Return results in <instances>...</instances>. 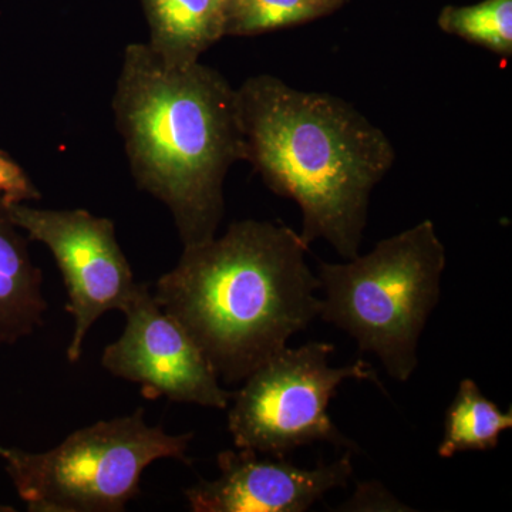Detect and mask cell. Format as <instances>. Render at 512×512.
<instances>
[{
    "label": "cell",
    "instance_id": "obj_6",
    "mask_svg": "<svg viewBox=\"0 0 512 512\" xmlns=\"http://www.w3.org/2000/svg\"><path fill=\"white\" fill-rule=\"evenodd\" d=\"M333 352L328 342L286 346L256 367L229 402L228 430L235 447L278 458L318 441L356 451L355 441L330 419V400L346 380L383 384L363 360L330 366Z\"/></svg>",
    "mask_w": 512,
    "mask_h": 512
},
{
    "label": "cell",
    "instance_id": "obj_4",
    "mask_svg": "<svg viewBox=\"0 0 512 512\" xmlns=\"http://www.w3.org/2000/svg\"><path fill=\"white\" fill-rule=\"evenodd\" d=\"M446 247L433 221L382 241L343 264L320 262L319 318L345 330L397 382L419 366V342L440 302Z\"/></svg>",
    "mask_w": 512,
    "mask_h": 512
},
{
    "label": "cell",
    "instance_id": "obj_7",
    "mask_svg": "<svg viewBox=\"0 0 512 512\" xmlns=\"http://www.w3.org/2000/svg\"><path fill=\"white\" fill-rule=\"evenodd\" d=\"M12 221L29 241L45 245L63 275L66 311L74 330L67 359L79 362L87 332L104 313L124 311L138 285L109 218L86 210H42L26 202L9 204Z\"/></svg>",
    "mask_w": 512,
    "mask_h": 512
},
{
    "label": "cell",
    "instance_id": "obj_3",
    "mask_svg": "<svg viewBox=\"0 0 512 512\" xmlns=\"http://www.w3.org/2000/svg\"><path fill=\"white\" fill-rule=\"evenodd\" d=\"M237 96L245 161L269 190L296 202L303 241L325 239L355 258L372 192L396 161L390 138L348 101L272 74L249 77Z\"/></svg>",
    "mask_w": 512,
    "mask_h": 512
},
{
    "label": "cell",
    "instance_id": "obj_10",
    "mask_svg": "<svg viewBox=\"0 0 512 512\" xmlns=\"http://www.w3.org/2000/svg\"><path fill=\"white\" fill-rule=\"evenodd\" d=\"M9 204L0 192V349L32 335L47 311L42 271L30 258L29 238L10 218Z\"/></svg>",
    "mask_w": 512,
    "mask_h": 512
},
{
    "label": "cell",
    "instance_id": "obj_17",
    "mask_svg": "<svg viewBox=\"0 0 512 512\" xmlns=\"http://www.w3.org/2000/svg\"><path fill=\"white\" fill-rule=\"evenodd\" d=\"M13 511H15V508L10 507V505L0 504V512H13Z\"/></svg>",
    "mask_w": 512,
    "mask_h": 512
},
{
    "label": "cell",
    "instance_id": "obj_13",
    "mask_svg": "<svg viewBox=\"0 0 512 512\" xmlns=\"http://www.w3.org/2000/svg\"><path fill=\"white\" fill-rule=\"evenodd\" d=\"M440 29L504 57L512 55V0H483L441 10Z\"/></svg>",
    "mask_w": 512,
    "mask_h": 512
},
{
    "label": "cell",
    "instance_id": "obj_5",
    "mask_svg": "<svg viewBox=\"0 0 512 512\" xmlns=\"http://www.w3.org/2000/svg\"><path fill=\"white\" fill-rule=\"evenodd\" d=\"M192 433H165L146 423L144 409L74 431L42 453L0 447L20 500L35 512H120L140 494L150 464L187 456Z\"/></svg>",
    "mask_w": 512,
    "mask_h": 512
},
{
    "label": "cell",
    "instance_id": "obj_16",
    "mask_svg": "<svg viewBox=\"0 0 512 512\" xmlns=\"http://www.w3.org/2000/svg\"><path fill=\"white\" fill-rule=\"evenodd\" d=\"M348 505L356 507L355 510H373V507H379V510H383V507H389V510H396L394 508L396 505L403 508V505L397 503L392 495L386 493L382 485L370 483L357 487L355 497L352 498Z\"/></svg>",
    "mask_w": 512,
    "mask_h": 512
},
{
    "label": "cell",
    "instance_id": "obj_12",
    "mask_svg": "<svg viewBox=\"0 0 512 512\" xmlns=\"http://www.w3.org/2000/svg\"><path fill=\"white\" fill-rule=\"evenodd\" d=\"M511 429V407L503 412L473 379H463L448 406L437 454L451 458L466 451L493 450L498 447L501 434Z\"/></svg>",
    "mask_w": 512,
    "mask_h": 512
},
{
    "label": "cell",
    "instance_id": "obj_2",
    "mask_svg": "<svg viewBox=\"0 0 512 512\" xmlns=\"http://www.w3.org/2000/svg\"><path fill=\"white\" fill-rule=\"evenodd\" d=\"M309 245L276 222H232L221 237L184 247L153 293L225 383H241L318 318Z\"/></svg>",
    "mask_w": 512,
    "mask_h": 512
},
{
    "label": "cell",
    "instance_id": "obj_8",
    "mask_svg": "<svg viewBox=\"0 0 512 512\" xmlns=\"http://www.w3.org/2000/svg\"><path fill=\"white\" fill-rule=\"evenodd\" d=\"M126 328L101 356L111 375L140 384L148 399L227 409L232 393L221 386L187 330L158 305L147 284L138 285L123 311Z\"/></svg>",
    "mask_w": 512,
    "mask_h": 512
},
{
    "label": "cell",
    "instance_id": "obj_14",
    "mask_svg": "<svg viewBox=\"0 0 512 512\" xmlns=\"http://www.w3.org/2000/svg\"><path fill=\"white\" fill-rule=\"evenodd\" d=\"M340 0H228L225 36H251L325 15Z\"/></svg>",
    "mask_w": 512,
    "mask_h": 512
},
{
    "label": "cell",
    "instance_id": "obj_1",
    "mask_svg": "<svg viewBox=\"0 0 512 512\" xmlns=\"http://www.w3.org/2000/svg\"><path fill=\"white\" fill-rule=\"evenodd\" d=\"M131 175L171 212L184 247L217 235L224 184L247 158L237 89L218 70L131 43L113 97Z\"/></svg>",
    "mask_w": 512,
    "mask_h": 512
},
{
    "label": "cell",
    "instance_id": "obj_15",
    "mask_svg": "<svg viewBox=\"0 0 512 512\" xmlns=\"http://www.w3.org/2000/svg\"><path fill=\"white\" fill-rule=\"evenodd\" d=\"M0 192L12 202H28L40 198L39 191L25 171L5 153H0Z\"/></svg>",
    "mask_w": 512,
    "mask_h": 512
},
{
    "label": "cell",
    "instance_id": "obj_11",
    "mask_svg": "<svg viewBox=\"0 0 512 512\" xmlns=\"http://www.w3.org/2000/svg\"><path fill=\"white\" fill-rule=\"evenodd\" d=\"M148 46L168 62L200 60L225 36L228 0H143Z\"/></svg>",
    "mask_w": 512,
    "mask_h": 512
},
{
    "label": "cell",
    "instance_id": "obj_9",
    "mask_svg": "<svg viewBox=\"0 0 512 512\" xmlns=\"http://www.w3.org/2000/svg\"><path fill=\"white\" fill-rule=\"evenodd\" d=\"M220 477L185 490L194 512H305L352 477V451L330 464L301 468L286 458H259L248 448L221 451Z\"/></svg>",
    "mask_w": 512,
    "mask_h": 512
}]
</instances>
